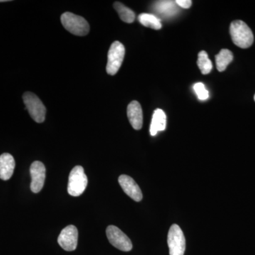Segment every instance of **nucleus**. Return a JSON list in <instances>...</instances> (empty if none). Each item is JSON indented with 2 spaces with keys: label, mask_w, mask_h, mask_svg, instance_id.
I'll list each match as a JSON object with an SVG mask.
<instances>
[{
  "label": "nucleus",
  "mask_w": 255,
  "mask_h": 255,
  "mask_svg": "<svg viewBox=\"0 0 255 255\" xmlns=\"http://www.w3.org/2000/svg\"><path fill=\"white\" fill-rule=\"evenodd\" d=\"M230 33L233 43L240 48H249L254 42V36L251 28L241 20L231 23Z\"/></svg>",
  "instance_id": "nucleus-1"
},
{
  "label": "nucleus",
  "mask_w": 255,
  "mask_h": 255,
  "mask_svg": "<svg viewBox=\"0 0 255 255\" xmlns=\"http://www.w3.org/2000/svg\"><path fill=\"white\" fill-rule=\"evenodd\" d=\"M175 2L178 6L184 9H189L192 4V1L191 0H177Z\"/></svg>",
  "instance_id": "nucleus-20"
},
{
  "label": "nucleus",
  "mask_w": 255,
  "mask_h": 255,
  "mask_svg": "<svg viewBox=\"0 0 255 255\" xmlns=\"http://www.w3.org/2000/svg\"><path fill=\"white\" fill-rule=\"evenodd\" d=\"M3 1H4V0H0V2H3Z\"/></svg>",
  "instance_id": "nucleus-21"
},
{
  "label": "nucleus",
  "mask_w": 255,
  "mask_h": 255,
  "mask_svg": "<svg viewBox=\"0 0 255 255\" xmlns=\"http://www.w3.org/2000/svg\"><path fill=\"white\" fill-rule=\"evenodd\" d=\"M125 47L121 42L115 41L112 43L108 53V62L107 72L109 75H115L123 63L125 57Z\"/></svg>",
  "instance_id": "nucleus-6"
},
{
  "label": "nucleus",
  "mask_w": 255,
  "mask_h": 255,
  "mask_svg": "<svg viewBox=\"0 0 255 255\" xmlns=\"http://www.w3.org/2000/svg\"><path fill=\"white\" fill-rule=\"evenodd\" d=\"M197 64L203 75H208L211 73L213 68L212 63L209 59L207 53L204 50L201 51L198 55Z\"/></svg>",
  "instance_id": "nucleus-18"
},
{
  "label": "nucleus",
  "mask_w": 255,
  "mask_h": 255,
  "mask_svg": "<svg viewBox=\"0 0 255 255\" xmlns=\"http://www.w3.org/2000/svg\"><path fill=\"white\" fill-rule=\"evenodd\" d=\"M114 6L122 21L128 23L133 22L135 18V14L133 11L129 9L120 1H116Z\"/></svg>",
  "instance_id": "nucleus-16"
},
{
  "label": "nucleus",
  "mask_w": 255,
  "mask_h": 255,
  "mask_svg": "<svg viewBox=\"0 0 255 255\" xmlns=\"http://www.w3.org/2000/svg\"><path fill=\"white\" fill-rule=\"evenodd\" d=\"M78 242V231L73 225L64 228L58 236V243L65 251L70 252L76 250Z\"/></svg>",
  "instance_id": "nucleus-8"
},
{
  "label": "nucleus",
  "mask_w": 255,
  "mask_h": 255,
  "mask_svg": "<svg viewBox=\"0 0 255 255\" xmlns=\"http://www.w3.org/2000/svg\"><path fill=\"white\" fill-rule=\"evenodd\" d=\"M127 116L130 124L135 130H140L142 128V111L141 106L137 101H132L128 106Z\"/></svg>",
  "instance_id": "nucleus-11"
},
{
  "label": "nucleus",
  "mask_w": 255,
  "mask_h": 255,
  "mask_svg": "<svg viewBox=\"0 0 255 255\" xmlns=\"http://www.w3.org/2000/svg\"><path fill=\"white\" fill-rule=\"evenodd\" d=\"M177 5L175 1H159L154 5V9L159 14L169 16L175 14L178 9Z\"/></svg>",
  "instance_id": "nucleus-14"
},
{
  "label": "nucleus",
  "mask_w": 255,
  "mask_h": 255,
  "mask_svg": "<svg viewBox=\"0 0 255 255\" xmlns=\"http://www.w3.org/2000/svg\"><path fill=\"white\" fill-rule=\"evenodd\" d=\"M15 160L14 157L9 153L0 155V179L8 180L14 173Z\"/></svg>",
  "instance_id": "nucleus-12"
},
{
  "label": "nucleus",
  "mask_w": 255,
  "mask_h": 255,
  "mask_svg": "<svg viewBox=\"0 0 255 255\" xmlns=\"http://www.w3.org/2000/svg\"><path fill=\"white\" fill-rule=\"evenodd\" d=\"M107 236L111 244L119 251H131L132 245L128 237L117 226H110L107 228Z\"/></svg>",
  "instance_id": "nucleus-7"
},
{
  "label": "nucleus",
  "mask_w": 255,
  "mask_h": 255,
  "mask_svg": "<svg viewBox=\"0 0 255 255\" xmlns=\"http://www.w3.org/2000/svg\"><path fill=\"white\" fill-rule=\"evenodd\" d=\"M139 22L145 27L152 28V29L159 30L162 28V23L157 16L150 14H141L137 17Z\"/></svg>",
  "instance_id": "nucleus-17"
},
{
  "label": "nucleus",
  "mask_w": 255,
  "mask_h": 255,
  "mask_svg": "<svg viewBox=\"0 0 255 255\" xmlns=\"http://www.w3.org/2000/svg\"><path fill=\"white\" fill-rule=\"evenodd\" d=\"M233 60V55L231 50L228 49H222L220 51L219 54L216 55V67L219 72H223L227 68Z\"/></svg>",
  "instance_id": "nucleus-15"
},
{
  "label": "nucleus",
  "mask_w": 255,
  "mask_h": 255,
  "mask_svg": "<svg viewBox=\"0 0 255 255\" xmlns=\"http://www.w3.org/2000/svg\"><path fill=\"white\" fill-rule=\"evenodd\" d=\"M167 118L166 114L162 110H156L152 115L150 132L151 135H155L158 131L165 130Z\"/></svg>",
  "instance_id": "nucleus-13"
},
{
  "label": "nucleus",
  "mask_w": 255,
  "mask_h": 255,
  "mask_svg": "<svg viewBox=\"0 0 255 255\" xmlns=\"http://www.w3.org/2000/svg\"><path fill=\"white\" fill-rule=\"evenodd\" d=\"M169 255H184L186 249V240L184 233L177 224L169 228L167 236Z\"/></svg>",
  "instance_id": "nucleus-5"
},
{
  "label": "nucleus",
  "mask_w": 255,
  "mask_h": 255,
  "mask_svg": "<svg viewBox=\"0 0 255 255\" xmlns=\"http://www.w3.org/2000/svg\"><path fill=\"white\" fill-rule=\"evenodd\" d=\"M254 99H255V97H254Z\"/></svg>",
  "instance_id": "nucleus-22"
},
{
  "label": "nucleus",
  "mask_w": 255,
  "mask_h": 255,
  "mask_svg": "<svg viewBox=\"0 0 255 255\" xmlns=\"http://www.w3.org/2000/svg\"><path fill=\"white\" fill-rule=\"evenodd\" d=\"M23 100L28 113L36 123H43L46 119V109L41 100L32 92H25Z\"/></svg>",
  "instance_id": "nucleus-4"
},
{
  "label": "nucleus",
  "mask_w": 255,
  "mask_h": 255,
  "mask_svg": "<svg viewBox=\"0 0 255 255\" xmlns=\"http://www.w3.org/2000/svg\"><path fill=\"white\" fill-rule=\"evenodd\" d=\"M61 23L67 31L75 36H86L90 31V25L85 18L71 12L62 14Z\"/></svg>",
  "instance_id": "nucleus-2"
},
{
  "label": "nucleus",
  "mask_w": 255,
  "mask_h": 255,
  "mask_svg": "<svg viewBox=\"0 0 255 255\" xmlns=\"http://www.w3.org/2000/svg\"><path fill=\"white\" fill-rule=\"evenodd\" d=\"M194 90L195 91L198 98L200 100H206L209 99V91L206 90L205 85L201 82H198L194 85Z\"/></svg>",
  "instance_id": "nucleus-19"
},
{
  "label": "nucleus",
  "mask_w": 255,
  "mask_h": 255,
  "mask_svg": "<svg viewBox=\"0 0 255 255\" xmlns=\"http://www.w3.org/2000/svg\"><path fill=\"white\" fill-rule=\"evenodd\" d=\"M31 177V190L33 193H38L43 189L46 179V167L40 161H35L30 167Z\"/></svg>",
  "instance_id": "nucleus-9"
},
{
  "label": "nucleus",
  "mask_w": 255,
  "mask_h": 255,
  "mask_svg": "<svg viewBox=\"0 0 255 255\" xmlns=\"http://www.w3.org/2000/svg\"><path fill=\"white\" fill-rule=\"evenodd\" d=\"M119 182L124 192L129 197L131 198L132 200L137 201V202L142 200V191L132 177L123 174L119 177Z\"/></svg>",
  "instance_id": "nucleus-10"
},
{
  "label": "nucleus",
  "mask_w": 255,
  "mask_h": 255,
  "mask_svg": "<svg viewBox=\"0 0 255 255\" xmlns=\"http://www.w3.org/2000/svg\"><path fill=\"white\" fill-rule=\"evenodd\" d=\"M88 179L82 166H75L69 175L68 194L70 196H79L86 189Z\"/></svg>",
  "instance_id": "nucleus-3"
}]
</instances>
